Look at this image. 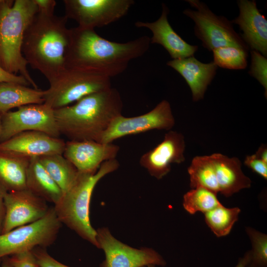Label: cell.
<instances>
[{"label":"cell","mask_w":267,"mask_h":267,"mask_svg":"<svg viewBox=\"0 0 267 267\" xmlns=\"http://www.w3.org/2000/svg\"><path fill=\"white\" fill-rule=\"evenodd\" d=\"M150 38L143 36L126 43L106 40L94 29H70L65 54V68L89 70L110 78L123 73L130 62L144 55Z\"/></svg>","instance_id":"1"},{"label":"cell","mask_w":267,"mask_h":267,"mask_svg":"<svg viewBox=\"0 0 267 267\" xmlns=\"http://www.w3.org/2000/svg\"><path fill=\"white\" fill-rule=\"evenodd\" d=\"M123 107L119 92L111 87L55 109L54 113L60 134L69 140L98 142L112 120L122 114Z\"/></svg>","instance_id":"2"},{"label":"cell","mask_w":267,"mask_h":267,"mask_svg":"<svg viewBox=\"0 0 267 267\" xmlns=\"http://www.w3.org/2000/svg\"><path fill=\"white\" fill-rule=\"evenodd\" d=\"M66 16L37 12L24 35L22 52L28 64L50 82L65 68L70 29Z\"/></svg>","instance_id":"3"},{"label":"cell","mask_w":267,"mask_h":267,"mask_svg":"<svg viewBox=\"0 0 267 267\" xmlns=\"http://www.w3.org/2000/svg\"><path fill=\"white\" fill-rule=\"evenodd\" d=\"M34 0H2L0 3V65L7 72L20 74L34 89L22 52L24 33L38 12Z\"/></svg>","instance_id":"4"},{"label":"cell","mask_w":267,"mask_h":267,"mask_svg":"<svg viewBox=\"0 0 267 267\" xmlns=\"http://www.w3.org/2000/svg\"><path fill=\"white\" fill-rule=\"evenodd\" d=\"M119 165L118 161L114 159L103 162L95 174L79 172L74 184L53 206L62 224L98 248L96 231L89 219L91 195L98 182L106 175L116 171Z\"/></svg>","instance_id":"5"},{"label":"cell","mask_w":267,"mask_h":267,"mask_svg":"<svg viewBox=\"0 0 267 267\" xmlns=\"http://www.w3.org/2000/svg\"><path fill=\"white\" fill-rule=\"evenodd\" d=\"M49 83L44 103L53 110L111 87L110 78L91 70L74 68H65Z\"/></svg>","instance_id":"6"},{"label":"cell","mask_w":267,"mask_h":267,"mask_svg":"<svg viewBox=\"0 0 267 267\" xmlns=\"http://www.w3.org/2000/svg\"><path fill=\"white\" fill-rule=\"evenodd\" d=\"M186 1L196 10L186 9L183 13L194 22V34L205 48L213 51L220 47L234 46L248 51V46L235 32L231 21L223 16L216 15L199 0Z\"/></svg>","instance_id":"7"},{"label":"cell","mask_w":267,"mask_h":267,"mask_svg":"<svg viewBox=\"0 0 267 267\" xmlns=\"http://www.w3.org/2000/svg\"><path fill=\"white\" fill-rule=\"evenodd\" d=\"M61 225L52 207L41 219L0 234V264L3 258L9 255L52 245Z\"/></svg>","instance_id":"8"},{"label":"cell","mask_w":267,"mask_h":267,"mask_svg":"<svg viewBox=\"0 0 267 267\" xmlns=\"http://www.w3.org/2000/svg\"><path fill=\"white\" fill-rule=\"evenodd\" d=\"M175 124L172 108L166 100L160 101L150 111L141 115L115 118L101 135L98 142L113 143L115 140L149 131L172 129Z\"/></svg>","instance_id":"9"},{"label":"cell","mask_w":267,"mask_h":267,"mask_svg":"<svg viewBox=\"0 0 267 267\" xmlns=\"http://www.w3.org/2000/svg\"><path fill=\"white\" fill-rule=\"evenodd\" d=\"M65 16L78 26L94 29L112 23L125 16L133 0H64Z\"/></svg>","instance_id":"10"},{"label":"cell","mask_w":267,"mask_h":267,"mask_svg":"<svg viewBox=\"0 0 267 267\" xmlns=\"http://www.w3.org/2000/svg\"><path fill=\"white\" fill-rule=\"evenodd\" d=\"M26 131H39L59 137L54 110L44 103L29 104L1 114L0 143Z\"/></svg>","instance_id":"11"},{"label":"cell","mask_w":267,"mask_h":267,"mask_svg":"<svg viewBox=\"0 0 267 267\" xmlns=\"http://www.w3.org/2000/svg\"><path fill=\"white\" fill-rule=\"evenodd\" d=\"M99 249L103 250L105 260L99 267H142L150 265H166L162 256L152 248H133L116 239L107 227L96 230Z\"/></svg>","instance_id":"12"},{"label":"cell","mask_w":267,"mask_h":267,"mask_svg":"<svg viewBox=\"0 0 267 267\" xmlns=\"http://www.w3.org/2000/svg\"><path fill=\"white\" fill-rule=\"evenodd\" d=\"M3 202L5 214L1 233L41 219L50 208L47 202L27 188L7 191Z\"/></svg>","instance_id":"13"},{"label":"cell","mask_w":267,"mask_h":267,"mask_svg":"<svg viewBox=\"0 0 267 267\" xmlns=\"http://www.w3.org/2000/svg\"><path fill=\"white\" fill-rule=\"evenodd\" d=\"M185 148L183 134L170 131L162 142L140 157L139 164L151 176L161 179L170 172L172 164L184 161Z\"/></svg>","instance_id":"14"},{"label":"cell","mask_w":267,"mask_h":267,"mask_svg":"<svg viewBox=\"0 0 267 267\" xmlns=\"http://www.w3.org/2000/svg\"><path fill=\"white\" fill-rule=\"evenodd\" d=\"M119 150V146L113 143L68 140L63 156L79 172L95 174L103 162L116 159Z\"/></svg>","instance_id":"15"},{"label":"cell","mask_w":267,"mask_h":267,"mask_svg":"<svg viewBox=\"0 0 267 267\" xmlns=\"http://www.w3.org/2000/svg\"><path fill=\"white\" fill-rule=\"evenodd\" d=\"M65 143L59 137L39 131H26L0 143V151L14 153L30 158L62 154Z\"/></svg>","instance_id":"16"},{"label":"cell","mask_w":267,"mask_h":267,"mask_svg":"<svg viewBox=\"0 0 267 267\" xmlns=\"http://www.w3.org/2000/svg\"><path fill=\"white\" fill-rule=\"evenodd\" d=\"M239 15L232 23L238 24L240 34L249 48L267 56V20L257 7L255 0H239Z\"/></svg>","instance_id":"17"},{"label":"cell","mask_w":267,"mask_h":267,"mask_svg":"<svg viewBox=\"0 0 267 267\" xmlns=\"http://www.w3.org/2000/svg\"><path fill=\"white\" fill-rule=\"evenodd\" d=\"M169 9L162 3V11L160 17L152 22L137 21L135 26L150 30L152 36L151 44L161 45L173 59L193 56L198 46L191 45L182 39L173 29L168 20Z\"/></svg>","instance_id":"18"},{"label":"cell","mask_w":267,"mask_h":267,"mask_svg":"<svg viewBox=\"0 0 267 267\" xmlns=\"http://www.w3.org/2000/svg\"><path fill=\"white\" fill-rule=\"evenodd\" d=\"M167 64L184 79L191 89L193 101H198L204 98L218 68L213 61L204 63L193 56L173 59L169 61Z\"/></svg>","instance_id":"19"},{"label":"cell","mask_w":267,"mask_h":267,"mask_svg":"<svg viewBox=\"0 0 267 267\" xmlns=\"http://www.w3.org/2000/svg\"><path fill=\"white\" fill-rule=\"evenodd\" d=\"M219 192L228 197L241 189L250 187L251 180L243 173L240 160L221 153L211 155Z\"/></svg>","instance_id":"20"},{"label":"cell","mask_w":267,"mask_h":267,"mask_svg":"<svg viewBox=\"0 0 267 267\" xmlns=\"http://www.w3.org/2000/svg\"><path fill=\"white\" fill-rule=\"evenodd\" d=\"M30 158L0 151V183L7 191L27 188L26 175Z\"/></svg>","instance_id":"21"},{"label":"cell","mask_w":267,"mask_h":267,"mask_svg":"<svg viewBox=\"0 0 267 267\" xmlns=\"http://www.w3.org/2000/svg\"><path fill=\"white\" fill-rule=\"evenodd\" d=\"M26 187L46 202L54 205L63 195L62 191L41 164L38 157L30 158L27 171Z\"/></svg>","instance_id":"22"},{"label":"cell","mask_w":267,"mask_h":267,"mask_svg":"<svg viewBox=\"0 0 267 267\" xmlns=\"http://www.w3.org/2000/svg\"><path fill=\"white\" fill-rule=\"evenodd\" d=\"M45 90L14 83H0V114L12 108L44 103Z\"/></svg>","instance_id":"23"},{"label":"cell","mask_w":267,"mask_h":267,"mask_svg":"<svg viewBox=\"0 0 267 267\" xmlns=\"http://www.w3.org/2000/svg\"><path fill=\"white\" fill-rule=\"evenodd\" d=\"M40 162L59 186L63 194L75 182L79 172L62 154L38 157Z\"/></svg>","instance_id":"24"},{"label":"cell","mask_w":267,"mask_h":267,"mask_svg":"<svg viewBox=\"0 0 267 267\" xmlns=\"http://www.w3.org/2000/svg\"><path fill=\"white\" fill-rule=\"evenodd\" d=\"M187 171L191 189L203 187L217 194L219 192L211 155L194 157Z\"/></svg>","instance_id":"25"},{"label":"cell","mask_w":267,"mask_h":267,"mask_svg":"<svg viewBox=\"0 0 267 267\" xmlns=\"http://www.w3.org/2000/svg\"><path fill=\"white\" fill-rule=\"evenodd\" d=\"M240 211L238 207L226 208L221 204L204 213L205 221L217 237H223L230 233Z\"/></svg>","instance_id":"26"},{"label":"cell","mask_w":267,"mask_h":267,"mask_svg":"<svg viewBox=\"0 0 267 267\" xmlns=\"http://www.w3.org/2000/svg\"><path fill=\"white\" fill-rule=\"evenodd\" d=\"M217 194L203 187L192 188L183 195V206L190 214H204L222 204Z\"/></svg>","instance_id":"27"},{"label":"cell","mask_w":267,"mask_h":267,"mask_svg":"<svg viewBox=\"0 0 267 267\" xmlns=\"http://www.w3.org/2000/svg\"><path fill=\"white\" fill-rule=\"evenodd\" d=\"M212 51L213 62L218 67L230 70H241L247 67L248 51L242 48L226 46Z\"/></svg>","instance_id":"28"},{"label":"cell","mask_w":267,"mask_h":267,"mask_svg":"<svg viewBox=\"0 0 267 267\" xmlns=\"http://www.w3.org/2000/svg\"><path fill=\"white\" fill-rule=\"evenodd\" d=\"M246 232L251 241L250 260L246 267H267V235L251 227Z\"/></svg>","instance_id":"29"},{"label":"cell","mask_w":267,"mask_h":267,"mask_svg":"<svg viewBox=\"0 0 267 267\" xmlns=\"http://www.w3.org/2000/svg\"><path fill=\"white\" fill-rule=\"evenodd\" d=\"M251 63L249 74L255 78L264 88L267 94V59L257 51L251 50Z\"/></svg>","instance_id":"30"},{"label":"cell","mask_w":267,"mask_h":267,"mask_svg":"<svg viewBox=\"0 0 267 267\" xmlns=\"http://www.w3.org/2000/svg\"><path fill=\"white\" fill-rule=\"evenodd\" d=\"M8 258L12 267H40L32 250L21 252Z\"/></svg>","instance_id":"31"},{"label":"cell","mask_w":267,"mask_h":267,"mask_svg":"<svg viewBox=\"0 0 267 267\" xmlns=\"http://www.w3.org/2000/svg\"><path fill=\"white\" fill-rule=\"evenodd\" d=\"M40 267H71L63 264L52 257L45 249L37 247L32 250Z\"/></svg>","instance_id":"32"},{"label":"cell","mask_w":267,"mask_h":267,"mask_svg":"<svg viewBox=\"0 0 267 267\" xmlns=\"http://www.w3.org/2000/svg\"><path fill=\"white\" fill-rule=\"evenodd\" d=\"M245 165L264 179H267V163L259 158L255 154L246 157Z\"/></svg>","instance_id":"33"},{"label":"cell","mask_w":267,"mask_h":267,"mask_svg":"<svg viewBox=\"0 0 267 267\" xmlns=\"http://www.w3.org/2000/svg\"><path fill=\"white\" fill-rule=\"evenodd\" d=\"M14 83L24 86L30 85L23 76L10 73L0 65V83Z\"/></svg>","instance_id":"34"},{"label":"cell","mask_w":267,"mask_h":267,"mask_svg":"<svg viewBox=\"0 0 267 267\" xmlns=\"http://www.w3.org/2000/svg\"><path fill=\"white\" fill-rule=\"evenodd\" d=\"M38 12L45 14H53L56 1L54 0H34Z\"/></svg>","instance_id":"35"},{"label":"cell","mask_w":267,"mask_h":267,"mask_svg":"<svg viewBox=\"0 0 267 267\" xmlns=\"http://www.w3.org/2000/svg\"><path fill=\"white\" fill-rule=\"evenodd\" d=\"M7 191L0 183V234L4 218L5 210L4 206V196Z\"/></svg>","instance_id":"36"},{"label":"cell","mask_w":267,"mask_h":267,"mask_svg":"<svg viewBox=\"0 0 267 267\" xmlns=\"http://www.w3.org/2000/svg\"><path fill=\"white\" fill-rule=\"evenodd\" d=\"M256 155L263 162L267 163V148L265 144H262L255 153Z\"/></svg>","instance_id":"37"},{"label":"cell","mask_w":267,"mask_h":267,"mask_svg":"<svg viewBox=\"0 0 267 267\" xmlns=\"http://www.w3.org/2000/svg\"><path fill=\"white\" fill-rule=\"evenodd\" d=\"M250 260V250L246 252L242 257L238 259V263L235 267H246Z\"/></svg>","instance_id":"38"},{"label":"cell","mask_w":267,"mask_h":267,"mask_svg":"<svg viewBox=\"0 0 267 267\" xmlns=\"http://www.w3.org/2000/svg\"><path fill=\"white\" fill-rule=\"evenodd\" d=\"M1 267H12L10 264L8 257L3 258L1 260Z\"/></svg>","instance_id":"39"},{"label":"cell","mask_w":267,"mask_h":267,"mask_svg":"<svg viewBox=\"0 0 267 267\" xmlns=\"http://www.w3.org/2000/svg\"><path fill=\"white\" fill-rule=\"evenodd\" d=\"M155 267V266L153 265H148V266H143V267Z\"/></svg>","instance_id":"40"},{"label":"cell","mask_w":267,"mask_h":267,"mask_svg":"<svg viewBox=\"0 0 267 267\" xmlns=\"http://www.w3.org/2000/svg\"><path fill=\"white\" fill-rule=\"evenodd\" d=\"M1 133V114H0V136Z\"/></svg>","instance_id":"41"},{"label":"cell","mask_w":267,"mask_h":267,"mask_svg":"<svg viewBox=\"0 0 267 267\" xmlns=\"http://www.w3.org/2000/svg\"><path fill=\"white\" fill-rule=\"evenodd\" d=\"M1 1H2V0H0V3Z\"/></svg>","instance_id":"42"}]
</instances>
